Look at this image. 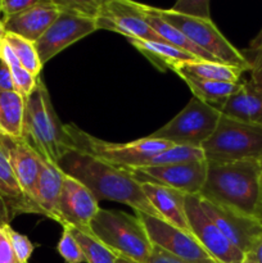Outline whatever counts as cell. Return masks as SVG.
Returning a JSON list of instances; mask_svg holds the SVG:
<instances>
[{"mask_svg": "<svg viewBox=\"0 0 262 263\" xmlns=\"http://www.w3.org/2000/svg\"><path fill=\"white\" fill-rule=\"evenodd\" d=\"M182 81L189 86L194 98L212 105L216 109L221 110L229 98L235 94L241 86V82H218V81H203L195 79H182Z\"/></svg>", "mask_w": 262, "mask_h": 263, "instance_id": "obj_25", "label": "cell"}, {"mask_svg": "<svg viewBox=\"0 0 262 263\" xmlns=\"http://www.w3.org/2000/svg\"><path fill=\"white\" fill-rule=\"evenodd\" d=\"M61 10L54 0H39L36 5L20 14L4 20L7 32L14 33L28 41L36 43L58 18Z\"/></svg>", "mask_w": 262, "mask_h": 263, "instance_id": "obj_17", "label": "cell"}, {"mask_svg": "<svg viewBox=\"0 0 262 263\" xmlns=\"http://www.w3.org/2000/svg\"><path fill=\"white\" fill-rule=\"evenodd\" d=\"M261 164H262V163H261Z\"/></svg>", "mask_w": 262, "mask_h": 263, "instance_id": "obj_46", "label": "cell"}, {"mask_svg": "<svg viewBox=\"0 0 262 263\" xmlns=\"http://www.w3.org/2000/svg\"><path fill=\"white\" fill-rule=\"evenodd\" d=\"M246 258L251 259L253 263H262V235L254 241L248 253L246 254Z\"/></svg>", "mask_w": 262, "mask_h": 263, "instance_id": "obj_39", "label": "cell"}, {"mask_svg": "<svg viewBox=\"0 0 262 263\" xmlns=\"http://www.w3.org/2000/svg\"><path fill=\"white\" fill-rule=\"evenodd\" d=\"M185 211L193 236L218 263H239L246 258L202 210L199 195L185 197Z\"/></svg>", "mask_w": 262, "mask_h": 263, "instance_id": "obj_10", "label": "cell"}, {"mask_svg": "<svg viewBox=\"0 0 262 263\" xmlns=\"http://www.w3.org/2000/svg\"><path fill=\"white\" fill-rule=\"evenodd\" d=\"M64 172L57 164L43 158L33 199L45 217L57 221V204L63 186Z\"/></svg>", "mask_w": 262, "mask_h": 263, "instance_id": "obj_19", "label": "cell"}, {"mask_svg": "<svg viewBox=\"0 0 262 263\" xmlns=\"http://www.w3.org/2000/svg\"><path fill=\"white\" fill-rule=\"evenodd\" d=\"M136 215L140 217L154 246L161 247L172 256L188 263L217 262L210 256V253L198 243L193 235L169 225L161 218L152 217L144 213H136Z\"/></svg>", "mask_w": 262, "mask_h": 263, "instance_id": "obj_13", "label": "cell"}, {"mask_svg": "<svg viewBox=\"0 0 262 263\" xmlns=\"http://www.w3.org/2000/svg\"><path fill=\"white\" fill-rule=\"evenodd\" d=\"M0 146L7 154L23 193L38 207L33 199V194L43 163V157L25 139H9L0 136Z\"/></svg>", "mask_w": 262, "mask_h": 263, "instance_id": "obj_16", "label": "cell"}, {"mask_svg": "<svg viewBox=\"0 0 262 263\" xmlns=\"http://www.w3.org/2000/svg\"><path fill=\"white\" fill-rule=\"evenodd\" d=\"M172 12L198 18H211L208 0H180L172 8Z\"/></svg>", "mask_w": 262, "mask_h": 263, "instance_id": "obj_33", "label": "cell"}, {"mask_svg": "<svg viewBox=\"0 0 262 263\" xmlns=\"http://www.w3.org/2000/svg\"><path fill=\"white\" fill-rule=\"evenodd\" d=\"M69 229L72 230L74 238L79 241L80 247L84 252L86 263H116L117 256L112 251H109L104 244L100 243L98 239H95L92 235H87L77 229Z\"/></svg>", "mask_w": 262, "mask_h": 263, "instance_id": "obj_28", "label": "cell"}, {"mask_svg": "<svg viewBox=\"0 0 262 263\" xmlns=\"http://www.w3.org/2000/svg\"><path fill=\"white\" fill-rule=\"evenodd\" d=\"M251 63V80L249 81L262 91V51H254L253 58L249 59Z\"/></svg>", "mask_w": 262, "mask_h": 263, "instance_id": "obj_36", "label": "cell"}, {"mask_svg": "<svg viewBox=\"0 0 262 263\" xmlns=\"http://www.w3.org/2000/svg\"><path fill=\"white\" fill-rule=\"evenodd\" d=\"M172 72L181 79H195L203 81H218V82H240L243 69L236 67L228 66L220 62L195 61L179 63L172 68Z\"/></svg>", "mask_w": 262, "mask_h": 263, "instance_id": "obj_21", "label": "cell"}, {"mask_svg": "<svg viewBox=\"0 0 262 263\" xmlns=\"http://www.w3.org/2000/svg\"><path fill=\"white\" fill-rule=\"evenodd\" d=\"M90 231L117 257L136 263L151 262L154 244L138 215L100 208L90 223Z\"/></svg>", "mask_w": 262, "mask_h": 263, "instance_id": "obj_4", "label": "cell"}, {"mask_svg": "<svg viewBox=\"0 0 262 263\" xmlns=\"http://www.w3.org/2000/svg\"><path fill=\"white\" fill-rule=\"evenodd\" d=\"M39 0H0V10H2V20H8L10 17L20 14L25 10L30 9L36 5Z\"/></svg>", "mask_w": 262, "mask_h": 263, "instance_id": "obj_34", "label": "cell"}, {"mask_svg": "<svg viewBox=\"0 0 262 263\" xmlns=\"http://www.w3.org/2000/svg\"><path fill=\"white\" fill-rule=\"evenodd\" d=\"M23 139L45 161L57 166L62 153L71 146L68 134L54 110L50 95L41 77H39L32 94L26 99Z\"/></svg>", "mask_w": 262, "mask_h": 263, "instance_id": "obj_3", "label": "cell"}, {"mask_svg": "<svg viewBox=\"0 0 262 263\" xmlns=\"http://www.w3.org/2000/svg\"><path fill=\"white\" fill-rule=\"evenodd\" d=\"M144 194L149 200L154 210L159 213L162 220L169 225L193 235L188 222L186 211H185V197L184 193L170 187L161 186L154 184H141Z\"/></svg>", "mask_w": 262, "mask_h": 263, "instance_id": "obj_18", "label": "cell"}, {"mask_svg": "<svg viewBox=\"0 0 262 263\" xmlns=\"http://www.w3.org/2000/svg\"><path fill=\"white\" fill-rule=\"evenodd\" d=\"M0 197L7 204L13 218L23 213L41 215L40 210L26 197L15 177L7 154L0 146Z\"/></svg>", "mask_w": 262, "mask_h": 263, "instance_id": "obj_20", "label": "cell"}, {"mask_svg": "<svg viewBox=\"0 0 262 263\" xmlns=\"http://www.w3.org/2000/svg\"><path fill=\"white\" fill-rule=\"evenodd\" d=\"M221 116L220 110L212 105L192 98L179 115L149 136L174 145L202 149L203 144L215 133Z\"/></svg>", "mask_w": 262, "mask_h": 263, "instance_id": "obj_8", "label": "cell"}, {"mask_svg": "<svg viewBox=\"0 0 262 263\" xmlns=\"http://www.w3.org/2000/svg\"><path fill=\"white\" fill-rule=\"evenodd\" d=\"M251 51L252 53H254V51H262V28H261V31L257 33L256 37L252 40Z\"/></svg>", "mask_w": 262, "mask_h": 263, "instance_id": "obj_40", "label": "cell"}, {"mask_svg": "<svg viewBox=\"0 0 262 263\" xmlns=\"http://www.w3.org/2000/svg\"><path fill=\"white\" fill-rule=\"evenodd\" d=\"M156 12L217 62L249 72L251 63L248 58L223 36L212 18L189 17L172 12L171 9L159 8H156Z\"/></svg>", "mask_w": 262, "mask_h": 263, "instance_id": "obj_7", "label": "cell"}, {"mask_svg": "<svg viewBox=\"0 0 262 263\" xmlns=\"http://www.w3.org/2000/svg\"><path fill=\"white\" fill-rule=\"evenodd\" d=\"M5 43L13 49V51L17 55L18 61H20L21 66L23 68L27 69L30 73L35 74V76H40V72L44 66L41 64L40 58H39L35 43L26 40V39L10 32H7Z\"/></svg>", "mask_w": 262, "mask_h": 263, "instance_id": "obj_27", "label": "cell"}, {"mask_svg": "<svg viewBox=\"0 0 262 263\" xmlns=\"http://www.w3.org/2000/svg\"><path fill=\"white\" fill-rule=\"evenodd\" d=\"M5 36H7V30H5V25L2 20H0V50L5 44Z\"/></svg>", "mask_w": 262, "mask_h": 263, "instance_id": "obj_41", "label": "cell"}, {"mask_svg": "<svg viewBox=\"0 0 262 263\" xmlns=\"http://www.w3.org/2000/svg\"><path fill=\"white\" fill-rule=\"evenodd\" d=\"M257 220L262 223V182H261V200H259L258 213H257Z\"/></svg>", "mask_w": 262, "mask_h": 263, "instance_id": "obj_42", "label": "cell"}, {"mask_svg": "<svg viewBox=\"0 0 262 263\" xmlns=\"http://www.w3.org/2000/svg\"><path fill=\"white\" fill-rule=\"evenodd\" d=\"M57 251L66 263H86L84 252L68 226H63V233L57 246Z\"/></svg>", "mask_w": 262, "mask_h": 263, "instance_id": "obj_29", "label": "cell"}, {"mask_svg": "<svg viewBox=\"0 0 262 263\" xmlns=\"http://www.w3.org/2000/svg\"><path fill=\"white\" fill-rule=\"evenodd\" d=\"M0 263H20L8 239L4 225H0Z\"/></svg>", "mask_w": 262, "mask_h": 263, "instance_id": "obj_35", "label": "cell"}, {"mask_svg": "<svg viewBox=\"0 0 262 263\" xmlns=\"http://www.w3.org/2000/svg\"><path fill=\"white\" fill-rule=\"evenodd\" d=\"M5 231H7L8 239H9L10 244H12V248L14 251L15 257H17L18 262L20 263H28L31 256L33 253V246L32 241L27 238L23 234L15 231L9 223H5Z\"/></svg>", "mask_w": 262, "mask_h": 263, "instance_id": "obj_32", "label": "cell"}, {"mask_svg": "<svg viewBox=\"0 0 262 263\" xmlns=\"http://www.w3.org/2000/svg\"><path fill=\"white\" fill-rule=\"evenodd\" d=\"M100 210L99 200L79 180L64 174L57 204V222L91 235L90 223Z\"/></svg>", "mask_w": 262, "mask_h": 263, "instance_id": "obj_12", "label": "cell"}, {"mask_svg": "<svg viewBox=\"0 0 262 263\" xmlns=\"http://www.w3.org/2000/svg\"><path fill=\"white\" fill-rule=\"evenodd\" d=\"M0 91H14L9 67L2 61H0Z\"/></svg>", "mask_w": 262, "mask_h": 263, "instance_id": "obj_38", "label": "cell"}, {"mask_svg": "<svg viewBox=\"0 0 262 263\" xmlns=\"http://www.w3.org/2000/svg\"><path fill=\"white\" fill-rule=\"evenodd\" d=\"M202 210L216 223L221 233L246 256L254 241L262 235V223L238 211L203 199L199 195Z\"/></svg>", "mask_w": 262, "mask_h": 263, "instance_id": "obj_15", "label": "cell"}, {"mask_svg": "<svg viewBox=\"0 0 262 263\" xmlns=\"http://www.w3.org/2000/svg\"><path fill=\"white\" fill-rule=\"evenodd\" d=\"M202 151L207 163L222 164L240 161L262 163V126L241 122L222 115L215 133L202 145Z\"/></svg>", "mask_w": 262, "mask_h": 263, "instance_id": "obj_5", "label": "cell"}, {"mask_svg": "<svg viewBox=\"0 0 262 263\" xmlns=\"http://www.w3.org/2000/svg\"><path fill=\"white\" fill-rule=\"evenodd\" d=\"M26 100L15 91H0V136L23 139Z\"/></svg>", "mask_w": 262, "mask_h": 263, "instance_id": "obj_23", "label": "cell"}, {"mask_svg": "<svg viewBox=\"0 0 262 263\" xmlns=\"http://www.w3.org/2000/svg\"><path fill=\"white\" fill-rule=\"evenodd\" d=\"M127 40L134 48L138 49L145 58L151 61L152 64H154L162 72L169 71V69L172 71L176 64L197 59L192 54L185 53L167 43L136 40V39H127Z\"/></svg>", "mask_w": 262, "mask_h": 263, "instance_id": "obj_24", "label": "cell"}, {"mask_svg": "<svg viewBox=\"0 0 262 263\" xmlns=\"http://www.w3.org/2000/svg\"><path fill=\"white\" fill-rule=\"evenodd\" d=\"M141 10H143L144 15H145L146 22H148L149 26L158 33V36L164 41V43L170 44V45L175 46V48L180 49V50L185 51V53L192 54L194 58L199 59V61L217 62L212 55H210V54L205 53L204 50L198 48L194 43H192L181 31H179L175 26H172L171 23H169L166 20H163V18L156 12V8L141 4Z\"/></svg>", "mask_w": 262, "mask_h": 263, "instance_id": "obj_22", "label": "cell"}, {"mask_svg": "<svg viewBox=\"0 0 262 263\" xmlns=\"http://www.w3.org/2000/svg\"><path fill=\"white\" fill-rule=\"evenodd\" d=\"M0 20H2V10H0Z\"/></svg>", "mask_w": 262, "mask_h": 263, "instance_id": "obj_45", "label": "cell"}, {"mask_svg": "<svg viewBox=\"0 0 262 263\" xmlns=\"http://www.w3.org/2000/svg\"><path fill=\"white\" fill-rule=\"evenodd\" d=\"M199 161H205L204 154H203V151L200 148L174 145L171 148L166 149V151L148 158L140 167H159L169 166V164H179Z\"/></svg>", "mask_w": 262, "mask_h": 263, "instance_id": "obj_26", "label": "cell"}, {"mask_svg": "<svg viewBox=\"0 0 262 263\" xmlns=\"http://www.w3.org/2000/svg\"><path fill=\"white\" fill-rule=\"evenodd\" d=\"M58 167L66 175L82 182L98 200L123 203L136 213L161 218L146 199L140 182L136 181L127 170L108 163L73 146H68L62 153Z\"/></svg>", "mask_w": 262, "mask_h": 263, "instance_id": "obj_1", "label": "cell"}, {"mask_svg": "<svg viewBox=\"0 0 262 263\" xmlns=\"http://www.w3.org/2000/svg\"><path fill=\"white\" fill-rule=\"evenodd\" d=\"M149 263H188L179 259L177 257L172 256L171 253H169L167 251L162 249L161 247L154 246L153 247V252H152V257H151V262ZM217 263V262H213Z\"/></svg>", "mask_w": 262, "mask_h": 263, "instance_id": "obj_37", "label": "cell"}, {"mask_svg": "<svg viewBox=\"0 0 262 263\" xmlns=\"http://www.w3.org/2000/svg\"><path fill=\"white\" fill-rule=\"evenodd\" d=\"M95 31L98 30L94 18L61 12L46 32L35 43L41 64H46L57 54Z\"/></svg>", "mask_w": 262, "mask_h": 263, "instance_id": "obj_14", "label": "cell"}, {"mask_svg": "<svg viewBox=\"0 0 262 263\" xmlns=\"http://www.w3.org/2000/svg\"><path fill=\"white\" fill-rule=\"evenodd\" d=\"M10 73H12L13 86H14V91L20 94L23 99H27L32 91L35 90L36 85H38L39 77L35 74L30 73L27 69L23 68L20 63L9 66Z\"/></svg>", "mask_w": 262, "mask_h": 263, "instance_id": "obj_31", "label": "cell"}, {"mask_svg": "<svg viewBox=\"0 0 262 263\" xmlns=\"http://www.w3.org/2000/svg\"><path fill=\"white\" fill-rule=\"evenodd\" d=\"M97 30L117 32L127 39L164 43L146 22L140 3L105 0L95 18Z\"/></svg>", "mask_w": 262, "mask_h": 263, "instance_id": "obj_9", "label": "cell"}, {"mask_svg": "<svg viewBox=\"0 0 262 263\" xmlns=\"http://www.w3.org/2000/svg\"><path fill=\"white\" fill-rule=\"evenodd\" d=\"M116 263H136V262L131 261V259H127V258H123V257H117V258H116Z\"/></svg>", "mask_w": 262, "mask_h": 263, "instance_id": "obj_43", "label": "cell"}, {"mask_svg": "<svg viewBox=\"0 0 262 263\" xmlns=\"http://www.w3.org/2000/svg\"><path fill=\"white\" fill-rule=\"evenodd\" d=\"M239 263H253V262H252L251 259H248V258H244L243 261H241V262H239Z\"/></svg>", "mask_w": 262, "mask_h": 263, "instance_id": "obj_44", "label": "cell"}, {"mask_svg": "<svg viewBox=\"0 0 262 263\" xmlns=\"http://www.w3.org/2000/svg\"><path fill=\"white\" fill-rule=\"evenodd\" d=\"M261 162L208 163L207 177L199 195L203 199L257 220L261 200Z\"/></svg>", "mask_w": 262, "mask_h": 263, "instance_id": "obj_2", "label": "cell"}, {"mask_svg": "<svg viewBox=\"0 0 262 263\" xmlns=\"http://www.w3.org/2000/svg\"><path fill=\"white\" fill-rule=\"evenodd\" d=\"M64 128L71 140V146L122 168L140 167L148 158L174 146L172 143L151 136L131 143H109L85 133L73 123L64 125Z\"/></svg>", "mask_w": 262, "mask_h": 263, "instance_id": "obj_6", "label": "cell"}, {"mask_svg": "<svg viewBox=\"0 0 262 263\" xmlns=\"http://www.w3.org/2000/svg\"><path fill=\"white\" fill-rule=\"evenodd\" d=\"M54 3L61 12L95 20L103 2L100 0H54Z\"/></svg>", "mask_w": 262, "mask_h": 263, "instance_id": "obj_30", "label": "cell"}, {"mask_svg": "<svg viewBox=\"0 0 262 263\" xmlns=\"http://www.w3.org/2000/svg\"><path fill=\"white\" fill-rule=\"evenodd\" d=\"M208 163L205 161L169 164L159 167L125 168L140 184H154L184 193L199 195L207 177Z\"/></svg>", "mask_w": 262, "mask_h": 263, "instance_id": "obj_11", "label": "cell"}]
</instances>
